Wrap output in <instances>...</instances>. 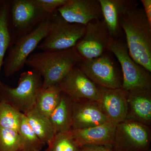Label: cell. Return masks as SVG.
I'll use <instances>...</instances> for the list:
<instances>
[{"label": "cell", "instance_id": "obj_13", "mask_svg": "<svg viewBox=\"0 0 151 151\" xmlns=\"http://www.w3.org/2000/svg\"><path fill=\"white\" fill-rule=\"evenodd\" d=\"M100 88V96L98 103L103 114L116 125L126 120L128 112L127 91L122 88Z\"/></svg>", "mask_w": 151, "mask_h": 151}, {"label": "cell", "instance_id": "obj_29", "mask_svg": "<svg viewBox=\"0 0 151 151\" xmlns=\"http://www.w3.org/2000/svg\"><path fill=\"white\" fill-rule=\"evenodd\" d=\"M147 151H151V149H150V150H148Z\"/></svg>", "mask_w": 151, "mask_h": 151}, {"label": "cell", "instance_id": "obj_1", "mask_svg": "<svg viewBox=\"0 0 151 151\" xmlns=\"http://www.w3.org/2000/svg\"><path fill=\"white\" fill-rule=\"evenodd\" d=\"M132 59L151 72V25L138 4L122 14L119 21Z\"/></svg>", "mask_w": 151, "mask_h": 151}, {"label": "cell", "instance_id": "obj_17", "mask_svg": "<svg viewBox=\"0 0 151 151\" xmlns=\"http://www.w3.org/2000/svg\"><path fill=\"white\" fill-rule=\"evenodd\" d=\"M103 19L113 38H118L121 32L120 18L125 11L136 5L131 0H99Z\"/></svg>", "mask_w": 151, "mask_h": 151}, {"label": "cell", "instance_id": "obj_14", "mask_svg": "<svg viewBox=\"0 0 151 151\" xmlns=\"http://www.w3.org/2000/svg\"><path fill=\"white\" fill-rule=\"evenodd\" d=\"M73 102L71 129L96 127L110 122L101 111L98 102L89 100Z\"/></svg>", "mask_w": 151, "mask_h": 151}, {"label": "cell", "instance_id": "obj_22", "mask_svg": "<svg viewBox=\"0 0 151 151\" xmlns=\"http://www.w3.org/2000/svg\"><path fill=\"white\" fill-rule=\"evenodd\" d=\"M17 132L21 151H40L45 145L29 126L24 114L22 115Z\"/></svg>", "mask_w": 151, "mask_h": 151}, {"label": "cell", "instance_id": "obj_2", "mask_svg": "<svg viewBox=\"0 0 151 151\" xmlns=\"http://www.w3.org/2000/svg\"><path fill=\"white\" fill-rule=\"evenodd\" d=\"M75 48L60 51H42L31 54L26 65L42 78V88L58 85L70 70L82 61Z\"/></svg>", "mask_w": 151, "mask_h": 151}, {"label": "cell", "instance_id": "obj_18", "mask_svg": "<svg viewBox=\"0 0 151 151\" xmlns=\"http://www.w3.org/2000/svg\"><path fill=\"white\" fill-rule=\"evenodd\" d=\"M73 110V101L61 92L59 103L49 117L55 134L71 129Z\"/></svg>", "mask_w": 151, "mask_h": 151}, {"label": "cell", "instance_id": "obj_11", "mask_svg": "<svg viewBox=\"0 0 151 151\" xmlns=\"http://www.w3.org/2000/svg\"><path fill=\"white\" fill-rule=\"evenodd\" d=\"M58 85L61 92L73 102L89 100L98 102L100 100V87L90 80L77 65Z\"/></svg>", "mask_w": 151, "mask_h": 151}, {"label": "cell", "instance_id": "obj_9", "mask_svg": "<svg viewBox=\"0 0 151 151\" xmlns=\"http://www.w3.org/2000/svg\"><path fill=\"white\" fill-rule=\"evenodd\" d=\"M150 127L126 119L116 125L113 151H147L150 149Z\"/></svg>", "mask_w": 151, "mask_h": 151}, {"label": "cell", "instance_id": "obj_23", "mask_svg": "<svg viewBox=\"0 0 151 151\" xmlns=\"http://www.w3.org/2000/svg\"><path fill=\"white\" fill-rule=\"evenodd\" d=\"M70 130L55 134L44 151H81L82 147L75 140Z\"/></svg>", "mask_w": 151, "mask_h": 151}, {"label": "cell", "instance_id": "obj_6", "mask_svg": "<svg viewBox=\"0 0 151 151\" xmlns=\"http://www.w3.org/2000/svg\"><path fill=\"white\" fill-rule=\"evenodd\" d=\"M85 30L86 26L68 22L56 11L52 14L47 35L37 48L42 51H60L73 48L84 36Z\"/></svg>", "mask_w": 151, "mask_h": 151}, {"label": "cell", "instance_id": "obj_26", "mask_svg": "<svg viewBox=\"0 0 151 151\" xmlns=\"http://www.w3.org/2000/svg\"><path fill=\"white\" fill-rule=\"evenodd\" d=\"M41 9L48 14L57 11L58 9L65 5L68 0H35Z\"/></svg>", "mask_w": 151, "mask_h": 151}, {"label": "cell", "instance_id": "obj_4", "mask_svg": "<svg viewBox=\"0 0 151 151\" xmlns=\"http://www.w3.org/2000/svg\"><path fill=\"white\" fill-rule=\"evenodd\" d=\"M42 85V77L37 72L33 69L25 71L20 74L17 87L1 82L0 101L25 114L35 107L37 96Z\"/></svg>", "mask_w": 151, "mask_h": 151}, {"label": "cell", "instance_id": "obj_21", "mask_svg": "<svg viewBox=\"0 0 151 151\" xmlns=\"http://www.w3.org/2000/svg\"><path fill=\"white\" fill-rule=\"evenodd\" d=\"M61 94L58 85L42 88L37 96L36 109L41 114L49 118L59 103Z\"/></svg>", "mask_w": 151, "mask_h": 151}, {"label": "cell", "instance_id": "obj_12", "mask_svg": "<svg viewBox=\"0 0 151 151\" xmlns=\"http://www.w3.org/2000/svg\"><path fill=\"white\" fill-rule=\"evenodd\" d=\"M57 12L70 23L86 26L93 21L103 19L99 0H68Z\"/></svg>", "mask_w": 151, "mask_h": 151}, {"label": "cell", "instance_id": "obj_28", "mask_svg": "<svg viewBox=\"0 0 151 151\" xmlns=\"http://www.w3.org/2000/svg\"><path fill=\"white\" fill-rule=\"evenodd\" d=\"M141 2L149 23L151 25V0H141Z\"/></svg>", "mask_w": 151, "mask_h": 151}, {"label": "cell", "instance_id": "obj_15", "mask_svg": "<svg viewBox=\"0 0 151 151\" xmlns=\"http://www.w3.org/2000/svg\"><path fill=\"white\" fill-rule=\"evenodd\" d=\"M116 124L109 122L99 126L79 129H71V134L80 147L103 146L112 148Z\"/></svg>", "mask_w": 151, "mask_h": 151}, {"label": "cell", "instance_id": "obj_16", "mask_svg": "<svg viewBox=\"0 0 151 151\" xmlns=\"http://www.w3.org/2000/svg\"><path fill=\"white\" fill-rule=\"evenodd\" d=\"M127 119L150 127L151 89H138L127 92Z\"/></svg>", "mask_w": 151, "mask_h": 151}, {"label": "cell", "instance_id": "obj_3", "mask_svg": "<svg viewBox=\"0 0 151 151\" xmlns=\"http://www.w3.org/2000/svg\"><path fill=\"white\" fill-rule=\"evenodd\" d=\"M51 15L30 32L17 38L11 44L3 63L6 77L12 76L24 67L32 52L47 35Z\"/></svg>", "mask_w": 151, "mask_h": 151}, {"label": "cell", "instance_id": "obj_24", "mask_svg": "<svg viewBox=\"0 0 151 151\" xmlns=\"http://www.w3.org/2000/svg\"><path fill=\"white\" fill-rule=\"evenodd\" d=\"M22 114L9 104L0 101V127L17 132Z\"/></svg>", "mask_w": 151, "mask_h": 151}, {"label": "cell", "instance_id": "obj_8", "mask_svg": "<svg viewBox=\"0 0 151 151\" xmlns=\"http://www.w3.org/2000/svg\"><path fill=\"white\" fill-rule=\"evenodd\" d=\"M50 15L45 12L35 0L11 1L9 18L12 43L17 38L30 32Z\"/></svg>", "mask_w": 151, "mask_h": 151}, {"label": "cell", "instance_id": "obj_25", "mask_svg": "<svg viewBox=\"0 0 151 151\" xmlns=\"http://www.w3.org/2000/svg\"><path fill=\"white\" fill-rule=\"evenodd\" d=\"M0 151H21L17 131L0 127Z\"/></svg>", "mask_w": 151, "mask_h": 151}, {"label": "cell", "instance_id": "obj_10", "mask_svg": "<svg viewBox=\"0 0 151 151\" xmlns=\"http://www.w3.org/2000/svg\"><path fill=\"white\" fill-rule=\"evenodd\" d=\"M111 36L103 19L90 22L74 48L82 60L99 57L109 51Z\"/></svg>", "mask_w": 151, "mask_h": 151}, {"label": "cell", "instance_id": "obj_19", "mask_svg": "<svg viewBox=\"0 0 151 151\" xmlns=\"http://www.w3.org/2000/svg\"><path fill=\"white\" fill-rule=\"evenodd\" d=\"M24 114L38 137L45 145H47L55 134L49 118L40 113L35 107Z\"/></svg>", "mask_w": 151, "mask_h": 151}, {"label": "cell", "instance_id": "obj_20", "mask_svg": "<svg viewBox=\"0 0 151 151\" xmlns=\"http://www.w3.org/2000/svg\"><path fill=\"white\" fill-rule=\"evenodd\" d=\"M11 1H0V74L4 56L12 42L9 11ZM1 81L0 80V84Z\"/></svg>", "mask_w": 151, "mask_h": 151}, {"label": "cell", "instance_id": "obj_5", "mask_svg": "<svg viewBox=\"0 0 151 151\" xmlns=\"http://www.w3.org/2000/svg\"><path fill=\"white\" fill-rule=\"evenodd\" d=\"M109 51L116 57L121 68L122 89L127 92L138 89H151V72L132 59L126 42L122 39L112 38Z\"/></svg>", "mask_w": 151, "mask_h": 151}, {"label": "cell", "instance_id": "obj_7", "mask_svg": "<svg viewBox=\"0 0 151 151\" xmlns=\"http://www.w3.org/2000/svg\"><path fill=\"white\" fill-rule=\"evenodd\" d=\"M113 55L108 51L96 58L82 60L77 66L99 87L112 89L122 88V70Z\"/></svg>", "mask_w": 151, "mask_h": 151}, {"label": "cell", "instance_id": "obj_27", "mask_svg": "<svg viewBox=\"0 0 151 151\" xmlns=\"http://www.w3.org/2000/svg\"><path fill=\"white\" fill-rule=\"evenodd\" d=\"M81 151H113V149L109 147L103 146L85 145L81 147Z\"/></svg>", "mask_w": 151, "mask_h": 151}]
</instances>
